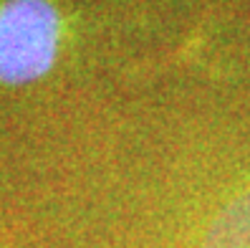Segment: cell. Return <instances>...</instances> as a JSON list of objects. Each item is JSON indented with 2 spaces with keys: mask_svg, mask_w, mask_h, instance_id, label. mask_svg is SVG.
Returning a JSON list of instances; mask_svg holds the SVG:
<instances>
[{
  "mask_svg": "<svg viewBox=\"0 0 250 248\" xmlns=\"http://www.w3.org/2000/svg\"><path fill=\"white\" fill-rule=\"evenodd\" d=\"M61 18L48 0H5L0 5V81L28 84L53 66Z\"/></svg>",
  "mask_w": 250,
  "mask_h": 248,
  "instance_id": "6da1fadb",
  "label": "cell"
},
{
  "mask_svg": "<svg viewBox=\"0 0 250 248\" xmlns=\"http://www.w3.org/2000/svg\"><path fill=\"white\" fill-rule=\"evenodd\" d=\"M197 248H250V190L228 198L212 213Z\"/></svg>",
  "mask_w": 250,
  "mask_h": 248,
  "instance_id": "7a4b0ae2",
  "label": "cell"
}]
</instances>
